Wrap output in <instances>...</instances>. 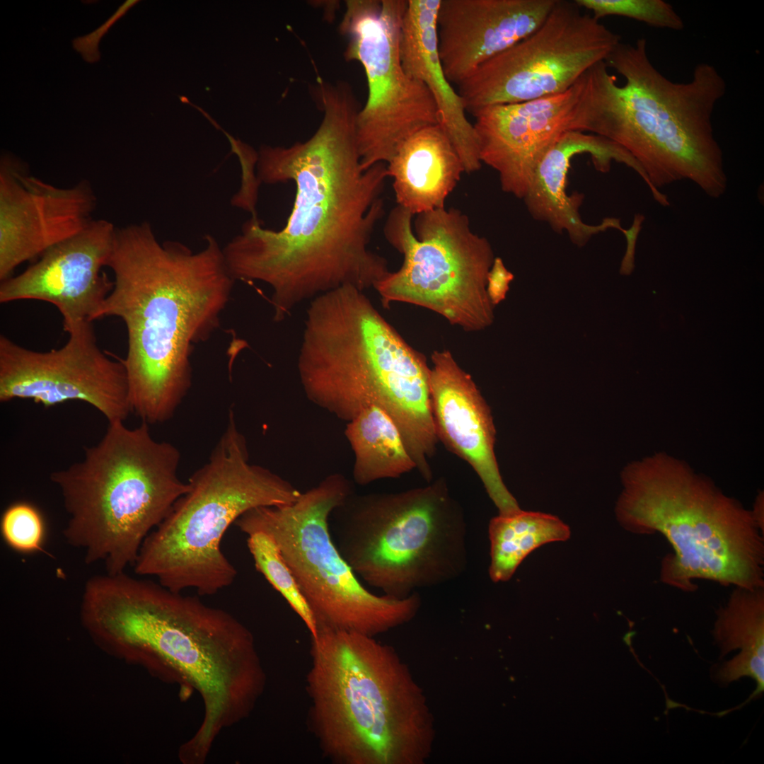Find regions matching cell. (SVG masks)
Returning <instances> with one entry per match:
<instances>
[{"label": "cell", "mask_w": 764, "mask_h": 764, "mask_svg": "<svg viewBox=\"0 0 764 764\" xmlns=\"http://www.w3.org/2000/svg\"><path fill=\"white\" fill-rule=\"evenodd\" d=\"M316 91L323 116L313 134L288 147L262 145L257 151L260 183L295 184L285 226L265 228L250 218L222 248L235 280L272 288L275 322L302 302L342 286L361 291L374 287L390 272L386 260L368 248L384 213L379 196L387 164L361 168L359 109L350 85L323 83Z\"/></svg>", "instance_id": "6da1fadb"}, {"label": "cell", "mask_w": 764, "mask_h": 764, "mask_svg": "<svg viewBox=\"0 0 764 764\" xmlns=\"http://www.w3.org/2000/svg\"><path fill=\"white\" fill-rule=\"evenodd\" d=\"M80 619L104 652L179 685L185 699L199 694L203 719L179 747L192 763H204L220 733L246 719L264 692L252 632L198 596L125 572L105 573L86 582Z\"/></svg>", "instance_id": "7a4b0ae2"}, {"label": "cell", "mask_w": 764, "mask_h": 764, "mask_svg": "<svg viewBox=\"0 0 764 764\" xmlns=\"http://www.w3.org/2000/svg\"><path fill=\"white\" fill-rule=\"evenodd\" d=\"M198 252L160 243L146 222L115 228L107 267L113 288L98 319L124 322L132 412L149 424L173 417L192 385L194 345L219 328L235 279L216 238Z\"/></svg>", "instance_id": "3957f363"}, {"label": "cell", "mask_w": 764, "mask_h": 764, "mask_svg": "<svg viewBox=\"0 0 764 764\" xmlns=\"http://www.w3.org/2000/svg\"><path fill=\"white\" fill-rule=\"evenodd\" d=\"M579 82L574 131L623 147L656 191L688 180L711 198L725 193L724 154L712 115L727 83L713 65L700 63L689 81H672L652 63L641 37L633 44L620 41Z\"/></svg>", "instance_id": "277c9868"}, {"label": "cell", "mask_w": 764, "mask_h": 764, "mask_svg": "<svg viewBox=\"0 0 764 764\" xmlns=\"http://www.w3.org/2000/svg\"><path fill=\"white\" fill-rule=\"evenodd\" d=\"M307 398L349 422L376 406L398 427L416 469L432 479L439 439L425 356L410 346L356 287L317 296L307 308L297 358Z\"/></svg>", "instance_id": "5b68a950"}, {"label": "cell", "mask_w": 764, "mask_h": 764, "mask_svg": "<svg viewBox=\"0 0 764 764\" xmlns=\"http://www.w3.org/2000/svg\"><path fill=\"white\" fill-rule=\"evenodd\" d=\"M306 676L308 728L337 764H421L434 731L422 689L395 650L361 633L319 630Z\"/></svg>", "instance_id": "8992f818"}, {"label": "cell", "mask_w": 764, "mask_h": 764, "mask_svg": "<svg viewBox=\"0 0 764 764\" xmlns=\"http://www.w3.org/2000/svg\"><path fill=\"white\" fill-rule=\"evenodd\" d=\"M615 506L620 524L637 534L659 533L673 552L660 580L684 591L695 581L764 587V538L751 509L685 460L654 452L627 464Z\"/></svg>", "instance_id": "52a82bcc"}, {"label": "cell", "mask_w": 764, "mask_h": 764, "mask_svg": "<svg viewBox=\"0 0 764 764\" xmlns=\"http://www.w3.org/2000/svg\"><path fill=\"white\" fill-rule=\"evenodd\" d=\"M180 459L146 422L117 421L81 461L51 473L68 515L64 537L86 564L102 563L111 574L134 566L146 538L189 490L178 475Z\"/></svg>", "instance_id": "ba28073f"}, {"label": "cell", "mask_w": 764, "mask_h": 764, "mask_svg": "<svg viewBox=\"0 0 764 764\" xmlns=\"http://www.w3.org/2000/svg\"><path fill=\"white\" fill-rule=\"evenodd\" d=\"M189 490L144 540L134 565L175 591L211 596L231 585L238 572L223 552L228 528L250 509L284 506L300 497L291 482L249 462L247 442L228 412L208 461L188 480Z\"/></svg>", "instance_id": "9c48e42d"}, {"label": "cell", "mask_w": 764, "mask_h": 764, "mask_svg": "<svg viewBox=\"0 0 764 764\" xmlns=\"http://www.w3.org/2000/svg\"><path fill=\"white\" fill-rule=\"evenodd\" d=\"M330 521L335 543L355 574L385 595L405 598L466 568L464 515L443 478L398 492H353Z\"/></svg>", "instance_id": "30bf717a"}, {"label": "cell", "mask_w": 764, "mask_h": 764, "mask_svg": "<svg viewBox=\"0 0 764 764\" xmlns=\"http://www.w3.org/2000/svg\"><path fill=\"white\" fill-rule=\"evenodd\" d=\"M353 493L343 475H327L284 506L248 510L235 525L247 536L262 532L275 542L315 616L318 629L374 637L410 621L420 607L414 593L405 598L378 596L359 580L332 538V511Z\"/></svg>", "instance_id": "8fae6325"}, {"label": "cell", "mask_w": 764, "mask_h": 764, "mask_svg": "<svg viewBox=\"0 0 764 764\" xmlns=\"http://www.w3.org/2000/svg\"><path fill=\"white\" fill-rule=\"evenodd\" d=\"M412 216L397 205L384 226L386 238L404 259L399 270L374 286L383 306L393 302L422 306L468 332L491 325L494 306L486 287L494 257L490 242L455 208L417 214L415 234Z\"/></svg>", "instance_id": "7c38bea8"}, {"label": "cell", "mask_w": 764, "mask_h": 764, "mask_svg": "<svg viewBox=\"0 0 764 764\" xmlns=\"http://www.w3.org/2000/svg\"><path fill=\"white\" fill-rule=\"evenodd\" d=\"M407 0H347L340 31L347 40L345 58L366 74L368 96L356 120L361 168L388 163L400 144L426 127L439 124L428 88L404 70L399 51Z\"/></svg>", "instance_id": "4fadbf2b"}, {"label": "cell", "mask_w": 764, "mask_h": 764, "mask_svg": "<svg viewBox=\"0 0 764 764\" xmlns=\"http://www.w3.org/2000/svg\"><path fill=\"white\" fill-rule=\"evenodd\" d=\"M620 42L619 35L574 1L557 0L536 30L480 64L457 92L470 113L561 93Z\"/></svg>", "instance_id": "5bb4252c"}, {"label": "cell", "mask_w": 764, "mask_h": 764, "mask_svg": "<svg viewBox=\"0 0 764 764\" xmlns=\"http://www.w3.org/2000/svg\"><path fill=\"white\" fill-rule=\"evenodd\" d=\"M64 345L49 352L23 347L0 336V401L30 399L50 407L70 400L88 403L108 422L132 412L122 359H110L97 344L91 322L64 327Z\"/></svg>", "instance_id": "9a60e30c"}, {"label": "cell", "mask_w": 764, "mask_h": 764, "mask_svg": "<svg viewBox=\"0 0 764 764\" xmlns=\"http://www.w3.org/2000/svg\"><path fill=\"white\" fill-rule=\"evenodd\" d=\"M97 197L83 180L62 187L31 174L9 152L0 160V279L23 262L86 229L94 220Z\"/></svg>", "instance_id": "2e32d148"}, {"label": "cell", "mask_w": 764, "mask_h": 764, "mask_svg": "<svg viewBox=\"0 0 764 764\" xmlns=\"http://www.w3.org/2000/svg\"><path fill=\"white\" fill-rule=\"evenodd\" d=\"M116 227L94 219L80 233L44 253L34 265L0 284V302L39 300L55 306L63 325L98 320L113 288L107 267Z\"/></svg>", "instance_id": "e0dca14e"}, {"label": "cell", "mask_w": 764, "mask_h": 764, "mask_svg": "<svg viewBox=\"0 0 764 764\" xmlns=\"http://www.w3.org/2000/svg\"><path fill=\"white\" fill-rule=\"evenodd\" d=\"M579 90V79L561 93L471 113L481 163L498 173L504 192L524 198L541 160L565 132L573 131Z\"/></svg>", "instance_id": "ac0fdd59"}, {"label": "cell", "mask_w": 764, "mask_h": 764, "mask_svg": "<svg viewBox=\"0 0 764 764\" xmlns=\"http://www.w3.org/2000/svg\"><path fill=\"white\" fill-rule=\"evenodd\" d=\"M431 359V407L439 441L472 467L499 514L521 509L502 478L493 417L481 392L450 351L435 350Z\"/></svg>", "instance_id": "d6986e66"}, {"label": "cell", "mask_w": 764, "mask_h": 764, "mask_svg": "<svg viewBox=\"0 0 764 764\" xmlns=\"http://www.w3.org/2000/svg\"><path fill=\"white\" fill-rule=\"evenodd\" d=\"M557 0H441L439 58L458 86L480 64L536 30Z\"/></svg>", "instance_id": "ffe728a7"}, {"label": "cell", "mask_w": 764, "mask_h": 764, "mask_svg": "<svg viewBox=\"0 0 764 764\" xmlns=\"http://www.w3.org/2000/svg\"><path fill=\"white\" fill-rule=\"evenodd\" d=\"M589 154L597 170H610L615 161L635 170L637 160L623 147L603 137L580 131L565 132L538 166L523 199L531 215L548 223L556 232H567L573 243L584 246L592 236L609 228L625 231L618 218H605L601 224L584 223L579 207L583 196H569L566 191L572 158Z\"/></svg>", "instance_id": "44dd1931"}, {"label": "cell", "mask_w": 764, "mask_h": 764, "mask_svg": "<svg viewBox=\"0 0 764 764\" xmlns=\"http://www.w3.org/2000/svg\"><path fill=\"white\" fill-rule=\"evenodd\" d=\"M440 1L407 0L400 26V57L406 73L424 83L432 95L439 124L459 155L465 173H470L479 170L482 164L478 137L439 58L436 16Z\"/></svg>", "instance_id": "7402d4cb"}, {"label": "cell", "mask_w": 764, "mask_h": 764, "mask_svg": "<svg viewBox=\"0 0 764 764\" xmlns=\"http://www.w3.org/2000/svg\"><path fill=\"white\" fill-rule=\"evenodd\" d=\"M386 164L398 206L413 216L444 208L446 198L465 172L440 124L410 136Z\"/></svg>", "instance_id": "603a6c76"}, {"label": "cell", "mask_w": 764, "mask_h": 764, "mask_svg": "<svg viewBox=\"0 0 764 764\" xmlns=\"http://www.w3.org/2000/svg\"><path fill=\"white\" fill-rule=\"evenodd\" d=\"M712 634L719 659L739 649L734 658L712 666L716 681L722 686L741 677L756 682L754 697L764 689V587H735L727 603L719 608Z\"/></svg>", "instance_id": "cb8c5ba5"}, {"label": "cell", "mask_w": 764, "mask_h": 764, "mask_svg": "<svg viewBox=\"0 0 764 764\" xmlns=\"http://www.w3.org/2000/svg\"><path fill=\"white\" fill-rule=\"evenodd\" d=\"M345 434L353 451V479L359 485L396 478L416 469L390 417L372 405L347 422Z\"/></svg>", "instance_id": "d4e9b609"}, {"label": "cell", "mask_w": 764, "mask_h": 764, "mask_svg": "<svg viewBox=\"0 0 764 764\" xmlns=\"http://www.w3.org/2000/svg\"><path fill=\"white\" fill-rule=\"evenodd\" d=\"M488 532L489 574L494 582L510 579L522 561L536 548L570 537L569 528L557 516L521 509L492 518Z\"/></svg>", "instance_id": "484cf974"}, {"label": "cell", "mask_w": 764, "mask_h": 764, "mask_svg": "<svg viewBox=\"0 0 764 764\" xmlns=\"http://www.w3.org/2000/svg\"><path fill=\"white\" fill-rule=\"evenodd\" d=\"M247 546L257 571L300 617L308 630L311 638H316L318 629L313 613L275 542L268 535L255 532L248 536Z\"/></svg>", "instance_id": "4316f807"}, {"label": "cell", "mask_w": 764, "mask_h": 764, "mask_svg": "<svg viewBox=\"0 0 764 764\" xmlns=\"http://www.w3.org/2000/svg\"><path fill=\"white\" fill-rule=\"evenodd\" d=\"M599 20L609 16L632 18L648 25L681 30L684 22L669 3L663 0H574Z\"/></svg>", "instance_id": "83f0119b"}, {"label": "cell", "mask_w": 764, "mask_h": 764, "mask_svg": "<svg viewBox=\"0 0 764 764\" xmlns=\"http://www.w3.org/2000/svg\"><path fill=\"white\" fill-rule=\"evenodd\" d=\"M1 531L6 543L21 553L42 550L45 528L39 511L25 502L15 503L4 512Z\"/></svg>", "instance_id": "f1b7e54d"}, {"label": "cell", "mask_w": 764, "mask_h": 764, "mask_svg": "<svg viewBox=\"0 0 764 764\" xmlns=\"http://www.w3.org/2000/svg\"><path fill=\"white\" fill-rule=\"evenodd\" d=\"M222 131L231 144V152L237 155L241 167V187L231 197V204L235 207L248 212L252 218L257 219L255 207L258 188L261 184L255 171L258 153L248 144L236 139L224 130Z\"/></svg>", "instance_id": "f546056e"}, {"label": "cell", "mask_w": 764, "mask_h": 764, "mask_svg": "<svg viewBox=\"0 0 764 764\" xmlns=\"http://www.w3.org/2000/svg\"><path fill=\"white\" fill-rule=\"evenodd\" d=\"M137 0H127L121 4L117 11L102 25L91 33L76 37L72 40V47L79 52L83 60L93 64L98 62L100 59L99 43L102 37L107 33L108 30L135 4Z\"/></svg>", "instance_id": "4dcf8cb0"}, {"label": "cell", "mask_w": 764, "mask_h": 764, "mask_svg": "<svg viewBox=\"0 0 764 764\" xmlns=\"http://www.w3.org/2000/svg\"><path fill=\"white\" fill-rule=\"evenodd\" d=\"M514 274L505 267L500 257H494L487 277V293L495 306L506 299Z\"/></svg>", "instance_id": "1f68e13d"}, {"label": "cell", "mask_w": 764, "mask_h": 764, "mask_svg": "<svg viewBox=\"0 0 764 764\" xmlns=\"http://www.w3.org/2000/svg\"><path fill=\"white\" fill-rule=\"evenodd\" d=\"M644 221V215L636 214L631 227L625 229L623 233L627 241V248L620 268V273L622 275H630L634 270L635 245Z\"/></svg>", "instance_id": "d6a6232c"}, {"label": "cell", "mask_w": 764, "mask_h": 764, "mask_svg": "<svg viewBox=\"0 0 764 764\" xmlns=\"http://www.w3.org/2000/svg\"><path fill=\"white\" fill-rule=\"evenodd\" d=\"M752 516L760 530L764 532V492L759 491L757 494L752 509Z\"/></svg>", "instance_id": "836d02e7"}]
</instances>
